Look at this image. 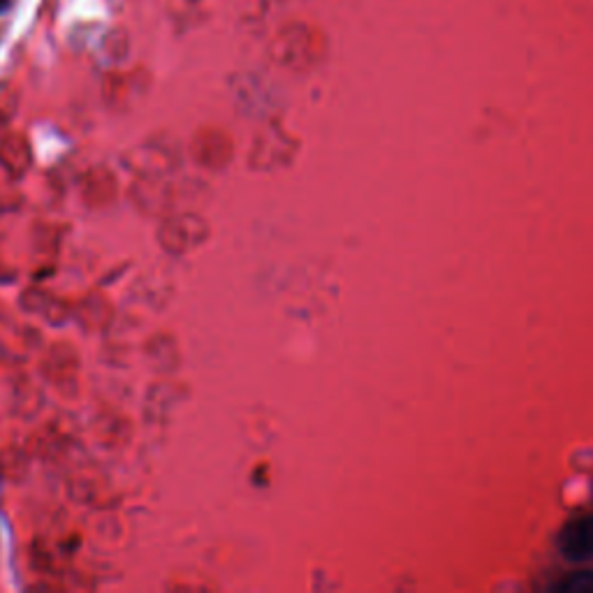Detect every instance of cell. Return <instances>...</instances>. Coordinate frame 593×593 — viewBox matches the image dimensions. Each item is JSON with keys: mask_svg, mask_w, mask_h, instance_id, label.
Instances as JSON below:
<instances>
[{"mask_svg": "<svg viewBox=\"0 0 593 593\" xmlns=\"http://www.w3.org/2000/svg\"><path fill=\"white\" fill-rule=\"evenodd\" d=\"M559 552L571 561L593 559V515L568 521L559 533Z\"/></svg>", "mask_w": 593, "mask_h": 593, "instance_id": "cell-1", "label": "cell"}, {"mask_svg": "<svg viewBox=\"0 0 593 593\" xmlns=\"http://www.w3.org/2000/svg\"><path fill=\"white\" fill-rule=\"evenodd\" d=\"M12 6V0H0V12H6Z\"/></svg>", "mask_w": 593, "mask_h": 593, "instance_id": "cell-3", "label": "cell"}, {"mask_svg": "<svg viewBox=\"0 0 593 593\" xmlns=\"http://www.w3.org/2000/svg\"><path fill=\"white\" fill-rule=\"evenodd\" d=\"M561 593H593V573H575L554 586Z\"/></svg>", "mask_w": 593, "mask_h": 593, "instance_id": "cell-2", "label": "cell"}]
</instances>
